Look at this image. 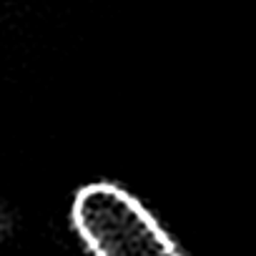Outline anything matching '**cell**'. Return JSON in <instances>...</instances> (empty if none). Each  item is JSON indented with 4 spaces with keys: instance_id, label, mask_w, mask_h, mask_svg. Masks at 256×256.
<instances>
[{
    "instance_id": "6da1fadb",
    "label": "cell",
    "mask_w": 256,
    "mask_h": 256,
    "mask_svg": "<svg viewBox=\"0 0 256 256\" xmlns=\"http://www.w3.org/2000/svg\"><path fill=\"white\" fill-rule=\"evenodd\" d=\"M68 216L88 256H186L158 216L120 184H83Z\"/></svg>"
}]
</instances>
